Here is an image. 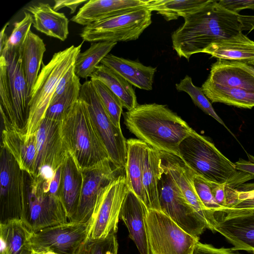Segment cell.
<instances>
[{
  "label": "cell",
  "mask_w": 254,
  "mask_h": 254,
  "mask_svg": "<svg viewBox=\"0 0 254 254\" xmlns=\"http://www.w3.org/2000/svg\"><path fill=\"white\" fill-rule=\"evenodd\" d=\"M239 15L223 7L218 0H208L183 17L184 23L171 36L174 50L180 58L189 61L212 43L239 35L242 33Z\"/></svg>",
  "instance_id": "cell-1"
},
{
  "label": "cell",
  "mask_w": 254,
  "mask_h": 254,
  "mask_svg": "<svg viewBox=\"0 0 254 254\" xmlns=\"http://www.w3.org/2000/svg\"><path fill=\"white\" fill-rule=\"evenodd\" d=\"M125 124L137 138L159 151L179 156L181 142L193 131L166 105L138 104L124 115Z\"/></svg>",
  "instance_id": "cell-2"
},
{
  "label": "cell",
  "mask_w": 254,
  "mask_h": 254,
  "mask_svg": "<svg viewBox=\"0 0 254 254\" xmlns=\"http://www.w3.org/2000/svg\"><path fill=\"white\" fill-rule=\"evenodd\" d=\"M179 157L196 174L205 180L237 189L254 176L237 170L206 137L193 130L179 146Z\"/></svg>",
  "instance_id": "cell-3"
},
{
  "label": "cell",
  "mask_w": 254,
  "mask_h": 254,
  "mask_svg": "<svg viewBox=\"0 0 254 254\" xmlns=\"http://www.w3.org/2000/svg\"><path fill=\"white\" fill-rule=\"evenodd\" d=\"M61 134L67 150L81 170L110 159L87 106L80 99L61 122Z\"/></svg>",
  "instance_id": "cell-4"
},
{
  "label": "cell",
  "mask_w": 254,
  "mask_h": 254,
  "mask_svg": "<svg viewBox=\"0 0 254 254\" xmlns=\"http://www.w3.org/2000/svg\"><path fill=\"white\" fill-rule=\"evenodd\" d=\"M25 172V190L21 220L31 232L68 222L60 198L50 191L52 179Z\"/></svg>",
  "instance_id": "cell-5"
},
{
  "label": "cell",
  "mask_w": 254,
  "mask_h": 254,
  "mask_svg": "<svg viewBox=\"0 0 254 254\" xmlns=\"http://www.w3.org/2000/svg\"><path fill=\"white\" fill-rule=\"evenodd\" d=\"M82 45V43L77 46L72 45L56 53L48 64H43L30 100L26 136L36 133L45 118L59 80L74 64Z\"/></svg>",
  "instance_id": "cell-6"
},
{
  "label": "cell",
  "mask_w": 254,
  "mask_h": 254,
  "mask_svg": "<svg viewBox=\"0 0 254 254\" xmlns=\"http://www.w3.org/2000/svg\"><path fill=\"white\" fill-rule=\"evenodd\" d=\"M151 12L143 7L97 21L84 26L80 36L92 43L136 40L151 24Z\"/></svg>",
  "instance_id": "cell-7"
},
{
  "label": "cell",
  "mask_w": 254,
  "mask_h": 254,
  "mask_svg": "<svg viewBox=\"0 0 254 254\" xmlns=\"http://www.w3.org/2000/svg\"><path fill=\"white\" fill-rule=\"evenodd\" d=\"M79 98L85 103L112 164L119 171L125 169L127 140L121 127H116L108 116L91 80L82 84Z\"/></svg>",
  "instance_id": "cell-8"
},
{
  "label": "cell",
  "mask_w": 254,
  "mask_h": 254,
  "mask_svg": "<svg viewBox=\"0 0 254 254\" xmlns=\"http://www.w3.org/2000/svg\"><path fill=\"white\" fill-rule=\"evenodd\" d=\"M145 223L151 254H192L199 237L188 233L161 211L148 209Z\"/></svg>",
  "instance_id": "cell-9"
},
{
  "label": "cell",
  "mask_w": 254,
  "mask_h": 254,
  "mask_svg": "<svg viewBox=\"0 0 254 254\" xmlns=\"http://www.w3.org/2000/svg\"><path fill=\"white\" fill-rule=\"evenodd\" d=\"M207 228L223 236L234 251L254 254V206L224 207L211 212Z\"/></svg>",
  "instance_id": "cell-10"
},
{
  "label": "cell",
  "mask_w": 254,
  "mask_h": 254,
  "mask_svg": "<svg viewBox=\"0 0 254 254\" xmlns=\"http://www.w3.org/2000/svg\"><path fill=\"white\" fill-rule=\"evenodd\" d=\"M25 190V172L0 145V223L21 220Z\"/></svg>",
  "instance_id": "cell-11"
},
{
  "label": "cell",
  "mask_w": 254,
  "mask_h": 254,
  "mask_svg": "<svg viewBox=\"0 0 254 254\" xmlns=\"http://www.w3.org/2000/svg\"><path fill=\"white\" fill-rule=\"evenodd\" d=\"M163 169L158 185L160 211L185 231L199 237L207 228L206 224L187 201L170 174Z\"/></svg>",
  "instance_id": "cell-12"
},
{
  "label": "cell",
  "mask_w": 254,
  "mask_h": 254,
  "mask_svg": "<svg viewBox=\"0 0 254 254\" xmlns=\"http://www.w3.org/2000/svg\"><path fill=\"white\" fill-rule=\"evenodd\" d=\"M92 220L86 223L67 222L33 232L31 244L35 253L76 254L88 238Z\"/></svg>",
  "instance_id": "cell-13"
},
{
  "label": "cell",
  "mask_w": 254,
  "mask_h": 254,
  "mask_svg": "<svg viewBox=\"0 0 254 254\" xmlns=\"http://www.w3.org/2000/svg\"><path fill=\"white\" fill-rule=\"evenodd\" d=\"M128 190L126 175H120L99 196L88 235L91 239L116 234L122 204Z\"/></svg>",
  "instance_id": "cell-14"
},
{
  "label": "cell",
  "mask_w": 254,
  "mask_h": 254,
  "mask_svg": "<svg viewBox=\"0 0 254 254\" xmlns=\"http://www.w3.org/2000/svg\"><path fill=\"white\" fill-rule=\"evenodd\" d=\"M119 171L110 159L82 170L83 183L76 213L71 221L86 223L93 219L99 196L117 177Z\"/></svg>",
  "instance_id": "cell-15"
},
{
  "label": "cell",
  "mask_w": 254,
  "mask_h": 254,
  "mask_svg": "<svg viewBox=\"0 0 254 254\" xmlns=\"http://www.w3.org/2000/svg\"><path fill=\"white\" fill-rule=\"evenodd\" d=\"M7 62V74L13 111V119L10 129L25 133L29 115L30 98L18 50H4Z\"/></svg>",
  "instance_id": "cell-16"
},
{
  "label": "cell",
  "mask_w": 254,
  "mask_h": 254,
  "mask_svg": "<svg viewBox=\"0 0 254 254\" xmlns=\"http://www.w3.org/2000/svg\"><path fill=\"white\" fill-rule=\"evenodd\" d=\"M36 137L37 152L33 176L44 167L55 172L67 152L61 134V122L44 118L36 131Z\"/></svg>",
  "instance_id": "cell-17"
},
{
  "label": "cell",
  "mask_w": 254,
  "mask_h": 254,
  "mask_svg": "<svg viewBox=\"0 0 254 254\" xmlns=\"http://www.w3.org/2000/svg\"><path fill=\"white\" fill-rule=\"evenodd\" d=\"M147 208L128 188L121 208L120 218L126 225L130 238L140 254H151L145 223Z\"/></svg>",
  "instance_id": "cell-18"
},
{
  "label": "cell",
  "mask_w": 254,
  "mask_h": 254,
  "mask_svg": "<svg viewBox=\"0 0 254 254\" xmlns=\"http://www.w3.org/2000/svg\"><path fill=\"white\" fill-rule=\"evenodd\" d=\"M148 0H90L80 9L71 20L86 26L113 16L143 7Z\"/></svg>",
  "instance_id": "cell-19"
},
{
  "label": "cell",
  "mask_w": 254,
  "mask_h": 254,
  "mask_svg": "<svg viewBox=\"0 0 254 254\" xmlns=\"http://www.w3.org/2000/svg\"><path fill=\"white\" fill-rule=\"evenodd\" d=\"M82 183V170L72 155L67 151L62 164L59 196L69 222L74 218L78 209Z\"/></svg>",
  "instance_id": "cell-20"
},
{
  "label": "cell",
  "mask_w": 254,
  "mask_h": 254,
  "mask_svg": "<svg viewBox=\"0 0 254 254\" xmlns=\"http://www.w3.org/2000/svg\"><path fill=\"white\" fill-rule=\"evenodd\" d=\"M0 145L9 152L22 170L34 175L37 152L36 132L26 136L25 133L16 130L2 128Z\"/></svg>",
  "instance_id": "cell-21"
},
{
  "label": "cell",
  "mask_w": 254,
  "mask_h": 254,
  "mask_svg": "<svg viewBox=\"0 0 254 254\" xmlns=\"http://www.w3.org/2000/svg\"><path fill=\"white\" fill-rule=\"evenodd\" d=\"M101 64L125 79L132 85L141 89L151 90L156 68L146 66L137 62L108 54Z\"/></svg>",
  "instance_id": "cell-22"
},
{
  "label": "cell",
  "mask_w": 254,
  "mask_h": 254,
  "mask_svg": "<svg viewBox=\"0 0 254 254\" xmlns=\"http://www.w3.org/2000/svg\"><path fill=\"white\" fill-rule=\"evenodd\" d=\"M127 146L125 169L127 186L149 209L150 204L142 184L143 163L147 144L138 139L130 138L127 140Z\"/></svg>",
  "instance_id": "cell-23"
},
{
  "label": "cell",
  "mask_w": 254,
  "mask_h": 254,
  "mask_svg": "<svg viewBox=\"0 0 254 254\" xmlns=\"http://www.w3.org/2000/svg\"><path fill=\"white\" fill-rule=\"evenodd\" d=\"M26 9L33 18V27L40 32L64 41L67 37L68 19L64 13L54 10L49 3L39 2Z\"/></svg>",
  "instance_id": "cell-24"
},
{
  "label": "cell",
  "mask_w": 254,
  "mask_h": 254,
  "mask_svg": "<svg viewBox=\"0 0 254 254\" xmlns=\"http://www.w3.org/2000/svg\"><path fill=\"white\" fill-rule=\"evenodd\" d=\"M206 83L254 92V75L229 61L218 59L211 65Z\"/></svg>",
  "instance_id": "cell-25"
},
{
  "label": "cell",
  "mask_w": 254,
  "mask_h": 254,
  "mask_svg": "<svg viewBox=\"0 0 254 254\" xmlns=\"http://www.w3.org/2000/svg\"><path fill=\"white\" fill-rule=\"evenodd\" d=\"M202 53L221 60L254 62V41L241 33L236 36L212 43Z\"/></svg>",
  "instance_id": "cell-26"
},
{
  "label": "cell",
  "mask_w": 254,
  "mask_h": 254,
  "mask_svg": "<svg viewBox=\"0 0 254 254\" xmlns=\"http://www.w3.org/2000/svg\"><path fill=\"white\" fill-rule=\"evenodd\" d=\"M46 50L43 40L31 31L19 49L30 100Z\"/></svg>",
  "instance_id": "cell-27"
},
{
  "label": "cell",
  "mask_w": 254,
  "mask_h": 254,
  "mask_svg": "<svg viewBox=\"0 0 254 254\" xmlns=\"http://www.w3.org/2000/svg\"><path fill=\"white\" fill-rule=\"evenodd\" d=\"M32 234L21 220L0 223V254H34Z\"/></svg>",
  "instance_id": "cell-28"
},
{
  "label": "cell",
  "mask_w": 254,
  "mask_h": 254,
  "mask_svg": "<svg viewBox=\"0 0 254 254\" xmlns=\"http://www.w3.org/2000/svg\"><path fill=\"white\" fill-rule=\"evenodd\" d=\"M159 150L147 145L142 167V184L148 196L150 209L160 211L158 185L163 169Z\"/></svg>",
  "instance_id": "cell-29"
},
{
  "label": "cell",
  "mask_w": 254,
  "mask_h": 254,
  "mask_svg": "<svg viewBox=\"0 0 254 254\" xmlns=\"http://www.w3.org/2000/svg\"><path fill=\"white\" fill-rule=\"evenodd\" d=\"M99 80L114 93L127 111L137 105L136 96L132 85L115 71L101 64L90 77V80Z\"/></svg>",
  "instance_id": "cell-30"
},
{
  "label": "cell",
  "mask_w": 254,
  "mask_h": 254,
  "mask_svg": "<svg viewBox=\"0 0 254 254\" xmlns=\"http://www.w3.org/2000/svg\"><path fill=\"white\" fill-rule=\"evenodd\" d=\"M212 103H222L238 108L254 107V92L241 88H227L204 82L201 87Z\"/></svg>",
  "instance_id": "cell-31"
},
{
  "label": "cell",
  "mask_w": 254,
  "mask_h": 254,
  "mask_svg": "<svg viewBox=\"0 0 254 254\" xmlns=\"http://www.w3.org/2000/svg\"><path fill=\"white\" fill-rule=\"evenodd\" d=\"M117 44L110 41L92 43L88 49L78 55L74 64L76 75L82 78H90L99 63Z\"/></svg>",
  "instance_id": "cell-32"
},
{
  "label": "cell",
  "mask_w": 254,
  "mask_h": 254,
  "mask_svg": "<svg viewBox=\"0 0 254 254\" xmlns=\"http://www.w3.org/2000/svg\"><path fill=\"white\" fill-rule=\"evenodd\" d=\"M208 0H148L147 7L169 21L184 17L204 5Z\"/></svg>",
  "instance_id": "cell-33"
},
{
  "label": "cell",
  "mask_w": 254,
  "mask_h": 254,
  "mask_svg": "<svg viewBox=\"0 0 254 254\" xmlns=\"http://www.w3.org/2000/svg\"><path fill=\"white\" fill-rule=\"evenodd\" d=\"M81 85L79 77L77 76L64 95L50 103L44 118L58 122H62L65 119L79 99Z\"/></svg>",
  "instance_id": "cell-34"
},
{
  "label": "cell",
  "mask_w": 254,
  "mask_h": 254,
  "mask_svg": "<svg viewBox=\"0 0 254 254\" xmlns=\"http://www.w3.org/2000/svg\"><path fill=\"white\" fill-rule=\"evenodd\" d=\"M0 112L3 128L11 127L13 111L7 70V62L4 56H0Z\"/></svg>",
  "instance_id": "cell-35"
},
{
  "label": "cell",
  "mask_w": 254,
  "mask_h": 254,
  "mask_svg": "<svg viewBox=\"0 0 254 254\" xmlns=\"http://www.w3.org/2000/svg\"><path fill=\"white\" fill-rule=\"evenodd\" d=\"M176 88L178 91H184L188 94L196 106L223 125L234 136L222 119L216 113L201 87L195 86L190 76L186 75L179 83L176 84Z\"/></svg>",
  "instance_id": "cell-36"
},
{
  "label": "cell",
  "mask_w": 254,
  "mask_h": 254,
  "mask_svg": "<svg viewBox=\"0 0 254 254\" xmlns=\"http://www.w3.org/2000/svg\"><path fill=\"white\" fill-rule=\"evenodd\" d=\"M93 86L111 121L121 127L120 119L123 106L119 97L99 80H91Z\"/></svg>",
  "instance_id": "cell-37"
},
{
  "label": "cell",
  "mask_w": 254,
  "mask_h": 254,
  "mask_svg": "<svg viewBox=\"0 0 254 254\" xmlns=\"http://www.w3.org/2000/svg\"><path fill=\"white\" fill-rule=\"evenodd\" d=\"M116 234L112 233L97 239L88 238L76 254H117L118 243Z\"/></svg>",
  "instance_id": "cell-38"
},
{
  "label": "cell",
  "mask_w": 254,
  "mask_h": 254,
  "mask_svg": "<svg viewBox=\"0 0 254 254\" xmlns=\"http://www.w3.org/2000/svg\"><path fill=\"white\" fill-rule=\"evenodd\" d=\"M33 23V18L31 14L25 12L23 18L21 21L14 23V28L8 37L3 51L18 50L30 31Z\"/></svg>",
  "instance_id": "cell-39"
},
{
  "label": "cell",
  "mask_w": 254,
  "mask_h": 254,
  "mask_svg": "<svg viewBox=\"0 0 254 254\" xmlns=\"http://www.w3.org/2000/svg\"><path fill=\"white\" fill-rule=\"evenodd\" d=\"M193 183L198 197L207 211L213 212L224 208L215 201L208 181L195 173Z\"/></svg>",
  "instance_id": "cell-40"
},
{
  "label": "cell",
  "mask_w": 254,
  "mask_h": 254,
  "mask_svg": "<svg viewBox=\"0 0 254 254\" xmlns=\"http://www.w3.org/2000/svg\"><path fill=\"white\" fill-rule=\"evenodd\" d=\"M216 202L223 207H231L239 201V190L226 184H220L208 181Z\"/></svg>",
  "instance_id": "cell-41"
},
{
  "label": "cell",
  "mask_w": 254,
  "mask_h": 254,
  "mask_svg": "<svg viewBox=\"0 0 254 254\" xmlns=\"http://www.w3.org/2000/svg\"><path fill=\"white\" fill-rule=\"evenodd\" d=\"M77 76L73 64L59 80L51 102L57 100L64 95L74 82Z\"/></svg>",
  "instance_id": "cell-42"
},
{
  "label": "cell",
  "mask_w": 254,
  "mask_h": 254,
  "mask_svg": "<svg viewBox=\"0 0 254 254\" xmlns=\"http://www.w3.org/2000/svg\"><path fill=\"white\" fill-rule=\"evenodd\" d=\"M218 2L226 9L237 14L245 9L254 10V0H221Z\"/></svg>",
  "instance_id": "cell-43"
},
{
  "label": "cell",
  "mask_w": 254,
  "mask_h": 254,
  "mask_svg": "<svg viewBox=\"0 0 254 254\" xmlns=\"http://www.w3.org/2000/svg\"><path fill=\"white\" fill-rule=\"evenodd\" d=\"M192 254H241L232 248H217L211 245L203 244L199 241L196 244Z\"/></svg>",
  "instance_id": "cell-44"
},
{
  "label": "cell",
  "mask_w": 254,
  "mask_h": 254,
  "mask_svg": "<svg viewBox=\"0 0 254 254\" xmlns=\"http://www.w3.org/2000/svg\"><path fill=\"white\" fill-rule=\"evenodd\" d=\"M86 0H56L53 7L54 10L57 11L60 9L66 7L69 8L70 14L74 13L77 7L83 2H87Z\"/></svg>",
  "instance_id": "cell-45"
},
{
  "label": "cell",
  "mask_w": 254,
  "mask_h": 254,
  "mask_svg": "<svg viewBox=\"0 0 254 254\" xmlns=\"http://www.w3.org/2000/svg\"><path fill=\"white\" fill-rule=\"evenodd\" d=\"M248 161L240 158L235 162V166L237 170L244 172L254 176V156L247 153Z\"/></svg>",
  "instance_id": "cell-46"
},
{
  "label": "cell",
  "mask_w": 254,
  "mask_h": 254,
  "mask_svg": "<svg viewBox=\"0 0 254 254\" xmlns=\"http://www.w3.org/2000/svg\"><path fill=\"white\" fill-rule=\"evenodd\" d=\"M238 18L241 24L242 31L246 30L251 32L254 30V16L239 14Z\"/></svg>",
  "instance_id": "cell-47"
},
{
  "label": "cell",
  "mask_w": 254,
  "mask_h": 254,
  "mask_svg": "<svg viewBox=\"0 0 254 254\" xmlns=\"http://www.w3.org/2000/svg\"><path fill=\"white\" fill-rule=\"evenodd\" d=\"M8 25L9 22H7L2 27L0 33V54L4 49L8 41V37L5 33V29Z\"/></svg>",
  "instance_id": "cell-48"
},
{
  "label": "cell",
  "mask_w": 254,
  "mask_h": 254,
  "mask_svg": "<svg viewBox=\"0 0 254 254\" xmlns=\"http://www.w3.org/2000/svg\"><path fill=\"white\" fill-rule=\"evenodd\" d=\"M229 61L232 63L247 70L254 75V62Z\"/></svg>",
  "instance_id": "cell-49"
},
{
  "label": "cell",
  "mask_w": 254,
  "mask_h": 254,
  "mask_svg": "<svg viewBox=\"0 0 254 254\" xmlns=\"http://www.w3.org/2000/svg\"><path fill=\"white\" fill-rule=\"evenodd\" d=\"M45 254H57L53 252L49 251L45 253Z\"/></svg>",
  "instance_id": "cell-50"
},
{
  "label": "cell",
  "mask_w": 254,
  "mask_h": 254,
  "mask_svg": "<svg viewBox=\"0 0 254 254\" xmlns=\"http://www.w3.org/2000/svg\"><path fill=\"white\" fill-rule=\"evenodd\" d=\"M34 254H45V253H35V252H34Z\"/></svg>",
  "instance_id": "cell-51"
}]
</instances>
